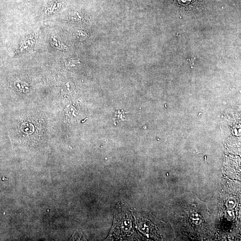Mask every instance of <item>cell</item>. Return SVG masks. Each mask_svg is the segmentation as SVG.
<instances>
[{
    "mask_svg": "<svg viewBox=\"0 0 241 241\" xmlns=\"http://www.w3.org/2000/svg\"><path fill=\"white\" fill-rule=\"evenodd\" d=\"M21 129L27 134H31L34 132L35 129L32 124L28 123H24L21 125Z\"/></svg>",
    "mask_w": 241,
    "mask_h": 241,
    "instance_id": "obj_1",
    "label": "cell"
}]
</instances>
